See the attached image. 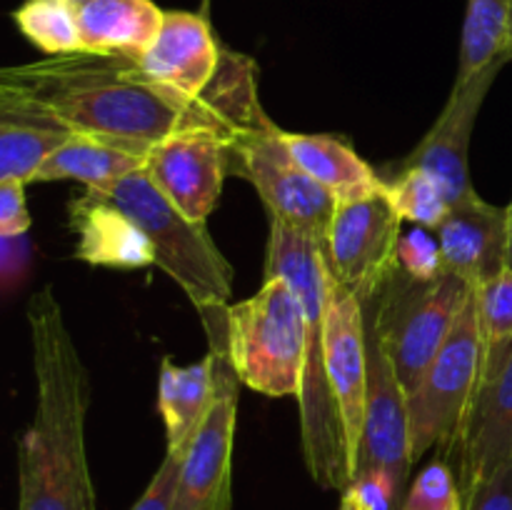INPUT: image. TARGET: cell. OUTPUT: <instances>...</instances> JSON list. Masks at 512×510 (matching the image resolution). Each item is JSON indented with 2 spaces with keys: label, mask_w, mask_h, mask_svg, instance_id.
<instances>
[{
  "label": "cell",
  "mask_w": 512,
  "mask_h": 510,
  "mask_svg": "<svg viewBox=\"0 0 512 510\" xmlns=\"http://www.w3.org/2000/svg\"><path fill=\"white\" fill-rule=\"evenodd\" d=\"M0 115L85 135L143 160L183 128H210L238 138L210 88L195 103H185L145 78L135 58L88 50L5 68Z\"/></svg>",
  "instance_id": "6da1fadb"
},
{
  "label": "cell",
  "mask_w": 512,
  "mask_h": 510,
  "mask_svg": "<svg viewBox=\"0 0 512 510\" xmlns=\"http://www.w3.org/2000/svg\"><path fill=\"white\" fill-rule=\"evenodd\" d=\"M25 318L35 415L18 438V510H98L85 453L88 370L50 285L30 295Z\"/></svg>",
  "instance_id": "7a4b0ae2"
},
{
  "label": "cell",
  "mask_w": 512,
  "mask_h": 510,
  "mask_svg": "<svg viewBox=\"0 0 512 510\" xmlns=\"http://www.w3.org/2000/svg\"><path fill=\"white\" fill-rule=\"evenodd\" d=\"M268 275H280L293 285L308 320V353L303 388L298 393L305 465L320 488L345 493L353 485V468L325 358V308L333 278L328 248L278 220H270L265 278Z\"/></svg>",
  "instance_id": "3957f363"
},
{
  "label": "cell",
  "mask_w": 512,
  "mask_h": 510,
  "mask_svg": "<svg viewBox=\"0 0 512 510\" xmlns=\"http://www.w3.org/2000/svg\"><path fill=\"white\" fill-rule=\"evenodd\" d=\"M108 195L130 215L155 248V265L180 285L200 318L228 310L233 268L208 233V225L180 213L140 168L120 180Z\"/></svg>",
  "instance_id": "277c9868"
},
{
  "label": "cell",
  "mask_w": 512,
  "mask_h": 510,
  "mask_svg": "<svg viewBox=\"0 0 512 510\" xmlns=\"http://www.w3.org/2000/svg\"><path fill=\"white\" fill-rule=\"evenodd\" d=\"M228 353L240 383L268 398H298L308 320L293 285L268 275L248 300L228 305Z\"/></svg>",
  "instance_id": "5b68a950"
},
{
  "label": "cell",
  "mask_w": 512,
  "mask_h": 510,
  "mask_svg": "<svg viewBox=\"0 0 512 510\" xmlns=\"http://www.w3.org/2000/svg\"><path fill=\"white\" fill-rule=\"evenodd\" d=\"M473 285L443 273L435 280H415L398 268L375 305L370 330L380 338L395 365L405 393H413L425 368L450 338Z\"/></svg>",
  "instance_id": "8992f818"
},
{
  "label": "cell",
  "mask_w": 512,
  "mask_h": 510,
  "mask_svg": "<svg viewBox=\"0 0 512 510\" xmlns=\"http://www.w3.org/2000/svg\"><path fill=\"white\" fill-rule=\"evenodd\" d=\"M485 358L488 343L473 288L450 338L425 368L413 393H408L413 460H420L433 448L443 450L455 438L483 378Z\"/></svg>",
  "instance_id": "52a82bcc"
},
{
  "label": "cell",
  "mask_w": 512,
  "mask_h": 510,
  "mask_svg": "<svg viewBox=\"0 0 512 510\" xmlns=\"http://www.w3.org/2000/svg\"><path fill=\"white\" fill-rule=\"evenodd\" d=\"M285 130L275 123L240 135L230 150V173L248 180L268 208L270 220L288 225L328 248L338 203L293 158Z\"/></svg>",
  "instance_id": "ba28073f"
},
{
  "label": "cell",
  "mask_w": 512,
  "mask_h": 510,
  "mask_svg": "<svg viewBox=\"0 0 512 510\" xmlns=\"http://www.w3.org/2000/svg\"><path fill=\"white\" fill-rule=\"evenodd\" d=\"M215 363V400L180 460L173 510H230L240 378L230 363L228 320L205 325Z\"/></svg>",
  "instance_id": "9c48e42d"
},
{
  "label": "cell",
  "mask_w": 512,
  "mask_h": 510,
  "mask_svg": "<svg viewBox=\"0 0 512 510\" xmlns=\"http://www.w3.org/2000/svg\"><path fill=\"white\" fill-rule=\"evenodd\" d=\"M400 235L403 218L385 190L335 208L328 233L330 270L363 305L375 303L398 273Z\"/></svg>",
  "instance_id": "30bf717a"
},
{
  "label": "cell",
  "mask_w": 512,
  "mask_h": 510,
  "mask_svg": "<svg viewBox=\"0 0 512 510\" xmlns=\"http://www.w3.org/2000/svg\"><path fill=\"white\" fill-rule=\"evenodd\" d=\"M465 495L512 460V340L488 350L483 378L455 438L440 450Z\"/></svg>",
  "instance_id": "8fae6325"
},
{
  "label": "cell",
  "mask_w": 512,
  "mask_h": 510,
  "mask_svg": "<svg viewBox=\"0 0 512 510\" xmlns=\"http://www.w3.org/2000/svg\"><path fill=\"white\" fill-rule=\"evenodd\" d=\"M230 150L233 140L220 130L183 128L150 150L145 170L180 213L208 223L230 175Z\"/></svg>",
  "instance_id": "7c38bea8"
},
{
  "label": "cell",
  "mask_w": 512,
  "mask_h": 510,
  "mask_svg": "<svg viewBox=\"0 0 512 510\" xmlns=\"http://www.w3.org/2000/svg\"><path fill=\"white\" fill-rule=\"evenodd\" d=\"M325 358H328L330 388L338 403L355 478L360 443H363L365 405H368V323H365V305L350 290H345L335 275L330 278V298L325 308Z\"/></svg>",
  "instance_id": "4fadbf2b"
},
{
  "label": "cell",
  "mask_w": 512,
  "mask_h": 510,
  "mask_svg": "<svg viewBox=\"0 0 512 510\" xmlns=\"http://www.w3.org/2000/svg\"><path fill=\"white\" fill-rule=\"evenodd\" d=\"M500 70L503 65H495L470 80H455L443 113L425 133V138L415 145L413 153L400 163L433 175L448 193L450 205L475 195L473 183H470V138H473L485 95L490 93Z\"/></svg>",
  "instance_id": "5bb4252c"
},
{
  "label": "cell",
  "mask_w": 512,
  "mask_h": 510,
  "mask_svg": "<svg viewBox=\"0 0 512 510\" xmlns=\"http://www.w3.org/2000/svg\"><path fill=\"white\" fill-rule=\"evenodd\" d=\"M368 405H365L363 443H360L358 470H385L403 493L413 468V443H410L408 393L400 383L388 350L378 335L368 330Z\"/></svg>",
  "instance_id": "9a60e30c"
},
{
  "label": "cell",
  "mask_w": 512,
  "mask_h": 510,
  "mask_svg": "<svg viewBox=\"0 0 512 510\" xmlns=\"http://www.w3.org/2000/svg\"><path fill=\"white\" fill-rule=\"evenodd\" d=\"M223 45L200 13L168 10L158 38L138 58L148 80L185 103H195L213 83Z\"/></svg>",
  "instance_id": "2e32d148"
},
{
  "label": "cell",
  "mask_w": 512,
  "mask_h": 510,
  "mask_svg": "<svg viewBox=\"0 0 512 510\" xmlns=\"http://www.w3.org/2000/svg\"><path fill=\"white\" fill-rule=\"evenodd\" d=\"M445 273L480 285L508 268V208L488 203L478 193L450 208L435 230Z\"/></svg>",
  "instance_id": "e0dca14e"
},
{
  "label": "cell",
  "mask_w": 512,
  "mask_h": 510,
  "mask_svg": "<svg viewBox=\"0 0 512 510\" xmlns=\"http://www.w3.org/2000/svg\"><path fill=\"white\" fill-rule=\"evenodd\" d=\"M68 225L75 233V258L83 263L123 270L155 265V248L145 230L108 195L85 190L70 200Z\"/></svg>",
  "instance_id": "ac0fdd59"
},
{
  "label": "cell",
  "mask_w": 512,
  "mask_h": 510,
  "mask_svg": "<svg viewBox=\"0 0 512 510\" xmlns=\"http://www.w3.org/2000/svg\"><path fill=\"white\" fill-rule=\"evenodd\" d=\"M80 45L88 53L138 60L163 28L165 13L153 0H75Z\"/></svg>",
  "instance_id": "d6986e66"
},
{
  "label": "cell",
  "mask_w": 512,
  "mask_h": 510,
  "mask_svg": "<svg viewBox=\"0 0 512 510\" xmlns=\"http://www.w3.org/2000/svg\"><path fill=\"white\" fill-rule=\"evenodd\" d=\"M283 135L293 158L338 205L355 203L385 190V180L343 138L288 130Z\"/></svg>",
  "instance_id": "ffe728a7"
},
{
  "label": "cell",
  "mask_w": 512,
  "mask_h": 510,
  "mask_svg": "<svg viewBox=\"0 0 512 510\" xmlns=\"http://www.w3.org/2000/svg\"><path fill=\"white\" fill-rule=\"evenodd\" d=\"M215 400V363L205 355L200 363L178 365L163 358L158 375V410L163 415L168 453L183 455L203 425Z\"/></svg>",
  "instance_id": "44dd1931"
},
{
  "label": "cell",
  "mask_w": 512,
  "mask_h": 510,
  "mask_svg": "<svg viewBox=\"0 0 512 510\" xmlns=\"http://www.w3.org/2000/svg\"><path fill=\"white\" fill-rule=\"evenodd\" d=\"M145 168L140 155L128 153L115 145L100 143V140L85 138V135H70L53 155L43 163L35 175V183L48 180H78L95 193H110L123 178L135 170Z\"/></svg>",
  "instance_id": "7402d4cb"
},
{
  "label": "cell",
  "mask_w": 512,
  "mask_h": 510,
  "mask_svg": "<svg viewBox=\"0 0 512 510\" xmlns=\"http://www.w3.org/2000/svg\"><path fill=\"white\" fill-rule=\"evenodd\" d=\"M510 18L512 0H468L455 80H470L483 70L510 63Z\"/></svg>",
  "instance_id": "603a6c76"
},
{
  "label": "cell",
  "mask_w": 512,
  "mask_h": 510,
  "mask_svg": "<svg viewBox=\"0 0 512 510\" xmlns=\"http://www.w3.org/2000/svg\"><path fill=\"white\" fill-rule=\"evenodd\" d=\"M70 138L65 130L0 115V180L35 183L45 160Z\"/></svg>",
  "instance_id": "cb8c5ba5"
},
{
  "label": "cell",
  "mask_w": 512,
  "mask_h": 510,
  "mask_svg": "<svg viewBox=\"0 0 512 510\" xmlns=\"http://www.w3.org/2000/svg\"><path fill=\"white\" fill-rule=\"evenodd\" d=\"M13 23L45 55L83 50L78 15L70 0H28L13 13Z\"/></svg>",
  "instance_id": "d4e9b609"
},
{
  "label": "cell",
  "mask_w": 512,
  "mask_h": 510,
  "mask_svg": "<svg viewBox=\"0 0 512 510\" xmlns=\"http://www.w3.org/2000/svg\"><path fill=\"white\" fill-rule=\"evenodd\" d=\"M385 195L403 220L438 230L450 213V198L443 185L420 168L400 165L398 173L385 180Z\"/></svg>",
  "instance_id": "484cf974"
},
{
  "label": "cell",
  "mask_w": 512,
  "mask_h": 510,
  "mask_svg": "<svg viewBox=\"0 0 512 510\" xmlns=\"http://www.w3.org/2000/svg\"><path fill=\"white\" fill-rule=\"evenodd\" d=\"M400 510H465L458 478L445 458H435L420 470Z\"/></svg>",
  "instance_id": "4316f807"
},
{
  "label": "cell",
  "mask_w": 512,
  "mask_h": 510,
  "mask_svg": "<svg viewBox=\"0 0 512 510\" xmlns=\"http://www.w3.org/2000/svg\"><path fill=\"white\" fill-rule=\"evenodd\" d=\"M480 325H483L485 343L498 348L512 340V268H505L495 278L475 285Z\"/></svg>",
  "instance_id": "83f0119b"
},
{
  "label": "cell",
  "mask_w": 512,
  "mask_h": 510,
  "mask_svg": "<svg viewBox=\"0 0 512 510\" xmlns=\"http://www.w3.org/2000/svg\"><path fill=\"white\" fill-rule=\"evenodd\" d=\"M398 263L405 275L415 280H435L445 273L438 233L423 225L403 230L398 245Z\"/></svg>",
  "instance_id": "f1b7e54d"
},
{
  "label": "cell",
  "mask_w": 512,
  "mask_h": 510,
  "mask_svg": "<svg viewBox=\"0 0 512 510\" xmlns=\"http://www.w3.org/2000/svg\"><path fill=\"white\" fill-rule=\"evenodd\" d=\"M463 500L465 510H512V460L480 480Z\"/></svg>",
  "instance_id": "f546056e"
},
{
  "label": "cell",
  "mask_w": 512,
  "mask_h": 510,
  "mask_svg": "<svg viewBox=\"0 0 512 510\" xmlns=\"http://www.w3.org/2000/svg\"><path fill=\"white\" fill-rule=\"evenodd\" d=\"M33 218L25 203V183L0 180V238L28 235Z\"/></svg>",
  "instance_id": "4dcf8cb0"
},
{
  "label": "cell",
  "mask_w": 512,
  "mask_h": 510,
  "mask_svg": "<svg viewBox=\"0 0 512 510\" xmlns=\"http://www.w3.org/2000/svg\"><path fill=\"white\" fill-rule=\"evenodd\" d=\"M30 258H33V248H30L28 235L0 238V283H3L5 298H10L25 283L30 273Z\"/></svg>",
  "instance_id": "1f68e13d"
},
{
  "label": "cell",
  "mask_w": 512,
  "mask_h": 510,
  "mask_svg": "<svg viewBox=\"0 0 512 510\" xmlns=\"http://www.w3.org/2000/svg\"><path fill=\"white\" fill-rule=\"evenodd\" d=\"M180 460H183V455L165 453L163 463H160V468L155 470L153 480H150L145 493L140 495L138 503H135L130 510H173Z\"/></svg>",
  "instance_id": "d6a6232c"
},
{
  "label": "cell",
  "mask_w": 512,
  "mask_h": 510,
  "mask_svg": "<svg viewBox=\"0 0 512 510\" xmlns=\"http://www.w3.org/2000/svg\"><path fill=\"white\" fill-rule=\"evenodd\" d=\"M350 488L373 510H393L400 500L398 485L385 470H360Z\"/></svg>",
  "instance_id": "836d02e7"
},
{
  "label": "cell",
  "mask_w": 512,
  "mask_h": 510,
  "mask_svg": "<svg viewBox=\"0 0 512 510\" xmlns=\"http://www.w3.org/2000/svg\"><path fill=\"white\" fill-rule=\"evenodd\" d=\"M340 495H343V498H340L338 510H373L363 498H360L358 493H355L353 488H348L345 493H340Z\"/></svg>",
  "instance_id": "e575fe53"
},
{
  "label": "cell",
  "mask_w": 512,
  "mask_h": 510,
  "mask_svg": "<svg viewBox=\"0 0 512 510\" xmlns=\"http://www.w3.org/2000/svg\"><path fill=\"white\" fill-rule=\"evenodd\" d=\"M508 268H512V203L508 205Z\"/></svg>",
  "instance_id": "d590c367"
},
{
  "label": "cell",
  "mask_w": 512,
  "mask_h": 510,
  "mask_svg": "<svg viewBox=\"0 0 512 510\" xmlns=\"http://www.w3.org/2000/svg\"><path fill=\"white\" fill-rule=\"evenodd\" d=\"M208 13H210V0H203V8H200V15H205V18H208Z\"/></svg>",
  "instance_id": "8d00e7d4"
},
{
  "label": "cell",
  "mask_w": 512,
  "mask_h": 510,
  "mask_svg": "<svg viewBox=\"0 0 512 510\" xmlns=\"http://www.w3.org/2000/svg\"><path fill=\"white\" fill-rule=\"evenodd\" d=\"M510 55H512V18H510Z\"/></svg>",
  "instance_id": "74e56055"
},
{
  "label": "cell",
  "mask_w": 512,
  "mask_h": 510,
  "mask_svg": "<svg viewBox=\"0 0 512 510\" xmlns=\"http://www.w3.org/2000/svg\"><path fill=\"white\" fill-rule=\"evenodd\" d=\"M70 3H75V0H70Z\"/></svg>",
  "instance_id": "f35d334b"
}]
</instances>
